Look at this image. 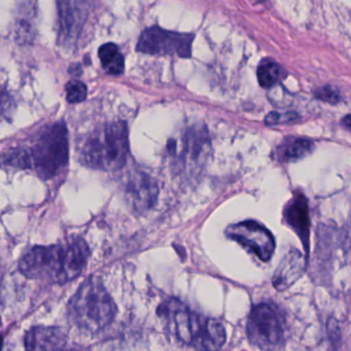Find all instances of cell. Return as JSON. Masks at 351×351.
<instances>
[{
  "mask_svg": "<svg viewBox=\"0 0 351 351\" xmlns=\"http://www.w3.org/2000/svg\"><path fill=\"white\" fill-rule=\"evenodd\" d=\"M89 256L85 240L73 237L66 244L36 246L21 258L19 269L28 278L64 285L81 274Z\"/></svg>",
  "mask_w": 351,
  "mask_h": 351,
  "instance_id": "6da1fadb",
  "label": "cell"
},
{
  "mask_svg": "<svg viewBox=\"0 0 351 351\" xmlns=\"http://www.w3.org/2000/svg\"><path fill=\"white\" fill-rule=\"evenodd\" d=\"M158 313L184 344L201 350H217L225 344L227 334L219 320L199 315L178 300L164 302Z\"/></svg>",
  "mask_w": 351,
  "mask_h": 351,
  "instance_id": "7a4b0ae2",
  "label": "cell"
},
{
  "mask_svg": "<svg viewBox=\"0 0 351 351\" xmlns=\"http://www.w3.org/2000/svg\"><path fill=\"white\" fill-rule=\"evenodd\" d=\"M117 306L99 278L92 277L82 283L69 304L71 322L84 332L97 334L110 326Z\"/></svg>",
  "mask_w": 351,
  "mask_h": 351,
  "instance_id": "3957f363",
  "label": "cell"
},
{
  "mask_svg": "<svg viewBox=\"0 0 351 351\" xmlns=\"http://www.w3.org/2000/svg\"><path fill=\"white\" fill-rule=\"evenodd\" d=\"M82 161L92 169L114 171L126 163L129 134L126 123H108L91 133L82 149Z\"/></svg>",
  "mask_w": 351,
  "mask_h": 351,
  "instance_id": "277c9868",
  "label": "cell"
},
{
  "mask_svg": "<svg viewBox=\"0 0 351 351\" xmlns=\"http://www.w3.org/2000/svg\"><path fill=\"white\" fill-rule=\"evenodd\" d=\"M29 151L32 168L40 178L56 176L69 162V135L64 123H55L43 130Z\"/></svg>",
  "mask_w": 351,
  "mask_h": 351,
  "instance_id": "5b68a950",
  "label": "cell"
},
{
  "mask_svg": "<svg viewBox=\"0 0 351 351\" xmlns=\"http://www.w3.org/2000/svg\"><path fill=\"white\" fill-rule=\"evenodd\" d=\"M168 149L178 169L194 173L205 165L208 157V132L204 126L192 127L180 141H170Z\"/></svg>",
  "mask_w": 351,
  "mask_h": 351,
  "instance_id": "8992f818",
  "label": "cell"
},
{
  "mask_svg": "<svg viewBox=\"0 0 351 351\" xmlns=\"http://www.w3.org/2000/svg\"><path fill=\"white\" fill-rule=\"evenodd\" d=\"M247 335L258 348H279L285 341V328L276 307L265 303L254 307L248 318Z\"/></svg>",
  "mask_w": 351,
  "mask_h": 351,
  "instance_id": "52a82bcc",
  "label": "cell"
},
{
  "mask_svg": "<svg viewBox=\"0 0 351 351\" xmlns=\"http://www.w3.org/2000/svg\"><path fill=\"white\" fill-rule=\"evenodd\" d=\"M195 36L178 34L154 26L145 30L137 44V51L149 55H170L190 58Z\"/></svg>",
  "mask_w": 351,
  "mask_h": 351,
  "instance_id": "ba28073f",
  "label": "cell"
},
{
  "mask_svg": "<svg viewBox=\"0 0 351 351\" xmlns=\"http://www.w3.org/2000/svg\"><path fill=\"white\" fill-rule=\"evenodd\" d=\"M227 235L252 250L263 262L270 260L274 254V237L269 230L256 221H241L230 226Z\"/></svg>",
  "mask_w": 351,
  "mask_h": 351,
  "instance_id": "9c48e42d",
  "label": "cell"
},
{
  "mask_svg": "<svg viewBox=\"0 0 351 351\" xmlns=\"http://www.w3.org/2000/svg\"><path fill=\"white\" fill-rule=\"evenodd\" d=\"M92 0H58L59 42L71 46L77 42L91 12Z\"/></svg>",
  "mask_w": 351,
  "mask_h": 351,
  "instance_id": "30bf717a",
  "label": "cell"
},
{
  "mask_svg": "<svg viewBox=\"0 0 351 351\" xmlns=\"http://www.w3.org/2000/svg\"><path fill=\"white\" fill-rule=\"evenodd\" d=\"M125 196L138 213H145L153 208L159 196L157 180L145 170H134L127 176L124 186Z\"/></svg>",
  "mask_w": 351,
  "mask_h": 351,
  "instance_id": "8fae6325",
  "label": "cell"
},
{
  "mask_svg": "<svg viewBox=\"0 0 351 351\" xmlns=\"http://www.w3.org/2000/svg\"><path fill=\"white\" fill-rule=\"evenodd\" d=\"M66 345V335L54 326H34L25 336L28 350H55L65 348Z\"/></svg>",
  "mask_w": 351,
  "mask_h": 351,
  "instance_id": "7c38bea8",
  "label": "cell"
},
{
  "mask_svg": "<svg viewBox=\"0 0 351 351\" xmlns=\"http://www.w3.org/2000/svg\"><path fill=\"white\" fill-rule=\"evenodd\" d=\"M306 261L299 250H291L279 264L273 276V285L278 291L291 287L305 271Z\"/></svg>",
  "mask_w": 351,
  "mask_h": 351,
  "instance_id": "4fadbf2b",
  "label": "cell"
},
{
  "mask_svg": "<svg viewBox=\"0 0 351 351\" xmlns=\"http://www.w3.org/2000/svg\"><path fill=\"white\" fill-rule=\"evenodd\" d=\"M285 215L287 223L295 230V233L303 241L306 250H308L310 221L309 209L305 197L303 195L295 196L287 205Z\"/></svg>",
  "mask_w": 351,
  "mask_h": 351,
  "instance_id": "5bb4252c",
  "label": "cell"
},
{
  "mask_svg": "<svg viewBox=\"0 0 351 351\" xmlns=\"http://www.w3.org/2000/svg\"><path fill=\"white\" fill-rule=\"evenodd\" d=\"M98 57H99L102 67L106 73L112 75H120L124 73V56L121 54L120 50L116 45L108 43V44L100 47L99 51H98Z\"/></svg>",
  "mask_w": 351,
  "mask_h": 351,
  "instance_id": "9a60e30c",
  "label": "cell"
},
{
  "mask_svg": "<svg viewBox=\"0 0 351 351\" xmlns=\"http://www.w3.org/2000/svg\"><path fill=\"white\" fill-rule=\"evenodd\" d=\"M32 3L30 5H28L27 1L23 3V13L19 15L16 23V34H17V40L22 44H27L28 42H32L34 38V7H32Z\"/></svg>",
  "mask_w": 351,
  "mask_h": 351,
  "instance_id": "2e32d148",
  "label": "cell"
},
{
  "mask_svg": "<svg viewBox=\"0 0 351 351\" xmlns=\"http://www.w3.org/2000/svg\"><path fill=\"white\" fill-rule=\"evenodd\" d=\"M3 162L5 165L18 169H32V160L29 149L26 147H15L9 149L3 155Z\"/></svg>",
  "mask_w": 351,
  "mask_h": 351,
  "instance_id": "e0dca14e",
  "label": "cell"
},
{
  "mask_svg": "<svg viewBox=\"0 0 351 351\" xmlns=\"http://www.w3.org/2000/svg\"><path fill=\"white\" fill-rule=\"evenodd\" d=\"M282 77V69L274 62H267L258 69V81L263 88H271L276 85Z\"/></svg>",
  "mask_w": 351,
  "mask_h": 351,
  "instance_id": "ac0fdd59",
  "label": "cell"
},
{
  "mask_svg": "<svg viewBox=\"0 0 351 351\" xmlns=\"http://www.w3.org/2000/svg\"><path fill=\"white\" fill-rule=\"evenodd\" d=\"M313 149V143L308 139L300 138L291 141L282 152L283 160L295 161L301 159Z\"/></svg>",
  "mask_w": 351,
  "mask_h": 351,
  "instance_id": "d6986e66",
  "label": "cell"
},
{
  "mask_svg": "<svg viewBox=\"0 0 351 351\" xmlns=\"http://www.w3.org/2000/svg\"><path fill=\"white\" fill-rule=\"evenodd\" d=\"M65 89H66V99L69 104H80L87 98V86L82 82L71 81L67 84Z\"/></svg>",
  "mask_w": 351,
  "mask_h": 351,
  "instance_id": "ffe728a7",
  "label": "cell"
},
{
  "mask_svg": "<svg viewBox=\"0 0 351 351\" xmlns=\"http://www.w3.org/2000/svg\"><path fill=\"white\" fill-rule=\"evenodd\" d=\"M298 119H299V116L293 112H270V114H267L266 118H265V124L268 125V126H273V125L278 124H287V123L295 122Z\"/></svg>",
  "mask_w": 351,
  "mask_h": 351,
  "instance_id": "44dd1931",
  "label": "cell"
},
{
  "mask_svg": "<svg viewBox=\"0 0 351 351\" xmlns=\"http://www.w3.org/2000/svg\"><path fill=\"white\" fill-rule=\"evenodd\" d=\"M315 97H317L322 101L328 102L330 104H338L341 100L340 93L330 86H326V87L318 89L315 92Z\"/></svg>",
  "mask_w": 351,
  "mask_h": 351,
  "instance_id": "7402d4cb",
  "label": "cell"
},
{
  "mask_svg": "<svg viewBox=\"0 0 351 351\" xmlns=\"http://www.w3.org/2000/svg\"><path fill=\"white\" fill-rule=\"evenodd\" d=\"M342 123L343 125L346 127V128H348L349 130H351V114L345 117V118L343 119Z\"/></svg>",
  "mask_w": 351,
  "mask_h": 351,
  "instance_id": "603a6c76",
  "label": "cell"
},
{
  "mask_svg": "<svg viewBox=\"0 0 351 351\" xmlns=\"http://www.w3.org/2000/svg\"></svg>",
  "mask_w": 351,
  "mask_h": 351,
  "instance_id": "cb8c5ba5",
  "label": "cell"
}]
</instances>
